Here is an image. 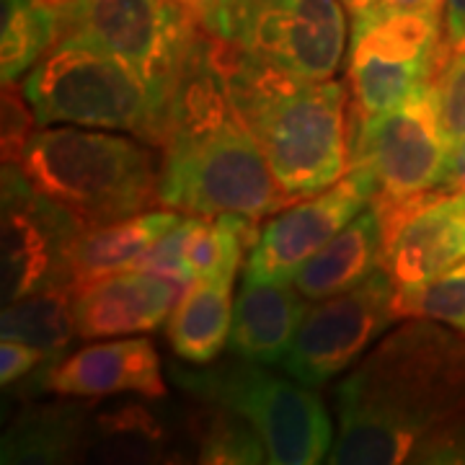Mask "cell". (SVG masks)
Segmentation results:
<instances>
[{
	"mask_svg": "<svg viewBox=\"0 0 465 465\" xmlns=\"http://www.w3.org/2000/svg\"><path fill=\"white\" fill-rule=\"evenodd\" d=\"M326 463H465V336L403 318L333 388Z\"/></svg>",
	"mask_w": 465,
	"mask_h": 465,
	"instance_id": "cell-1",
	"label": "cell"
},
{
	"mask_svg": "<svg viewBox=\"0 0 465 465\" xmlns=\"http://www.w3.org/2000/svg\"><path fill=\"white\" fill-rule=\"evenodd\" d=\"M213 34L176 81L161 148L158 200L182 215L264 220L292 204L232 106L210 52Z\"/></svg>",
	"mask_w": 465,
	"mask_h": 465,
	"instance_id": "cell-2",
	"label": "cell"
},
{
	"mask_svg": "<svg viewBox=\"0 0 465 465\" xmlns=\"http://www.w3.org/2000/svg\"><path fill=\"white\" fill-rule=\"evenodd\" d=\"M213 63L272 173L292 200L336 183L351 168V91L302 81L213 36Z\"/></svg>",
	"mask_w": 465,
	"mask_h": 465,
	"instance_id": "cell-3",
	"label": "cell"
},
{
	"mask_svg": "<svg viewBox=\"0 0 465 465\" xmlns=\"http://www.w3.org/2000/svg\"><path fill=\"white\" fill-rule=\"evenodd\" d=\"M18 166L42 197L65 210L84 231L161 204V158L134 134L75 124L39 127Z\"/></svg>",
	"mask_w": 465,
	"mask_h": 465,
	"instance_id": "cell-4",
	"label": "cell"
},
{
	"mask_svg": "<svg viewBox=\"0 0 465 465\" xmlns=\"http://www.w3.org/2000/svg\"><path fill=\"white\" fill-rule=\"evenodd\" d=\"M21 85L39 127L75 124L127 133L158 150L166 143L171 99L114 54L60 45Z\"/></svg>",
	"mask_w": 465,
	"mask_h": 465,
	"instance_id": "cell-5",
	"label": "cell"
},
{
	"mask_svg": "<svg viewBox=\"0 0 465 465\" xmlns=\"http://www.w3.org/2000/svg\"><path fill=\"white\" fill-rule=\"evenodd\" d=\"M168 378L194 401L243 416L264 442L269 463L313 465L329 458L333 421L316 388L262 362L235 357L210 367L168 365Z\"/></svg>",
	"mask_w": 465,
	"mask_h": 465,
	"instance_id": "cell-6",
	"label": "cell"
},
{
	"mask_svg": "<svg viewBox=\"0 0 465 465\" xmlns=\"http://www.w3.org/2000/svg\"><path fill=\"white\" fill-rule=\"evenodd\" d=\"M60 45L106 52L130 65L168 99L207 29L176 0H52ZM57 45V47H60Z\"/></svg>",
	"mask_w": 465,
	"mask_h": 465,
	"instance_id": "cell-7",
	"label": "cell"
},
{
	"mask_svg": "<svg viewBox=\"0 0 465 465\" xmlns=\"http://www.w3.org/2000/svg\"><path fill=\"white\" fill-rule=\"evenodd\" d=\"M442 8H411L375 0L351 11L347 84L357 119L399 106L442 65Z\"/></svg>",
	"mask_w": 465,
	"mask_h": 465,
	"instance_id": "cell-8",
	"label": "cell"
},
{
	"mask_svg": "<svg viewBox=\"0 0 465 465\" xmlns=\"http://www.w3.org/2000/svg\"><path fill=\"white\" fill-rule=\"evenodd\" d=\"M341 0H213L200 16L235 50L302 81H331L347 57Z\"/></svg>",
	"mask_w": 465,
	"mask_h": 465,
	"instance_id": "cell-9",
	"label": "cell"
},
{
	"mask_svg": "<svg viewBox=\"0 0 465 465\" xmlns=\"http://www.w3.org/2000/svg\"><path fill=\"white\" fill-rule=\"evenodd\" d=\"M448 153L432 84L381 114H351V166H362L372 176L375 207L403 204L440 189Z\"/></svg>",
	"mask_w": 465,
	"mask_h": 465,
	"instance_id": "cell-10",
	"label": "cell"
},
{
	"mask_svg": "<svg viewBox=\"0 0 465 465\" xmlns=\"http://www.w3.org/2000/svg\"><path fill=\"white\" fill-rule=\"evenodd\" d=\"M396 321V287L381 266L362 284L308 308L284 354V372L302 385L321 388L347 372Z\"/></svg>",
	"mask_w": 465,
	"mask_h": 465,
	"instance_id": "cell-11",
	"label": "cell"
},
{
	"mask_svg": "<svg viewBox=\"0 0 465 465\" xmlns=\"http://www.w3.org/2000/svg\"><path fill=\"white\" fill-rule=\"evenodd\" d=\"M375 200V182L362 166H351L329 189L292 202L269 217L249 251L243 280L292 282L302 264L316 256L341 228Z\"/></svg>",
	"mask_w": 465,
	"mask_h": 465,
	"instance_id": "cell-12",
	"label": "cell"
},
{
	"mask_svg": "<svg viewBox=\"0 0 465 465\" xmlns=\"http://www.w3.org/2000/svg\"><path fill=\"white\" fill-rule=\"evenodd\" d=\"M81 231L34 189L18 163H3V300L14 302L60 282L67 246Z\"/></svg>",
	"mask_w": 465,
	"mask_h": 465,
	"instance_id": "cell-13",
	"label": "cell"
},
{
	"mask_svg": "<svg viewBox=\"0 0 465 465\" xmlns=\"http://www.w3.org/2000/svg\"><path fill=\"white\" fill-rule=\"evenodd\" d=\"M375 210L382 223V269L396 292L430 282L465 259V189H434Z\"/></svg>",
	"mask_w": 465,
	"mask_h": 465,
	"instance_id": "cell-14",
	"label": "cell"
},
{
	"mask_svg": "<svg viewBox=\"0 0 465 465\" xmlns=\"http://www.w3.org/2000/svg\"><path fill=\"white\" fill-rule=\"evenodd\" d=\"M36 388L73 399L140 393L163 399L161 357L148 339H112L88 344L67 357H52L39 370Z\"/></svg>",
	"mask_w": 465,
	"mask_h": 465,
	"instance_id": "cell-15",
	"label": "cell"
},
{
	"mask_svg": "<svg viewBox=\"0 0 465 465\" xmlns=\"http://www.w3.org/2000/svg\"><path fill=\"white\" fill-rule=\"evenodd\" d=\"M186 284L127 269L75 292L73 318L81 339H116L155 331L176 308Z\"/></svg>",
	"mask_w": 465,
	"mask_h": 465,
	"instance_id": "cell-16",
	"label": "cell"
},
{
	"mask_svg": "<svg viewBox=\"0 0 465 465\" xmlns=\"http://www.w3.org/2000/svg\"><path fill=\"white\" fill-rule=\"evenodd\" d=\"M179 223L182 215L166 207L158 213L145 210L99 228H85L67 246L60 282L78 292L104 277L133 269L134 262Z\"/></svg>",
	"mask_w": 465,
	"mask_h": 465,
	"instance_id": "cell-17",
	"label": "cell"
},
{
	"mask_svg": "<svg viewBox=\"0 0 465 465\" xmlns=\"http://www.w3.org/2000/svg\"><path fill=\"white\" fill-rule=\"evenodd\" d=\"M311 300L290 282L243 280L232 308V331L228 347L235 357L262 365H280L290 351Z\"/></svg>",
	"mask_w": 465,
	"mask_h": 465,
	"instance_id": "cell-18",
	"label": "cell"
},
{
	"mask_svg": "<svg viewBox=\"0 0 465 465\" xmlns=\"http://www.w3.org/2000/svg\"><path fill=\"white\" fill-rule=\"evenodd\" d=\"M381 266L382 223L378 210L370 204V210L360 213L302 264L292 284L302 298L316 302L362 284Z\"/></svg>",
	"mask_w": 465,
	"mask_h": 465,
	"instance_id": "cell-19",
	"label": "cell"
},
{
	"mask_svg": "<svg viewBox=\"0 0 465 465\" xmlns=\"http://www.w3.org/2000/svg\"><path fill=\"white\" fill-rule=\"evenodd\" d=\"M88 409L81 403H34L3 434L0 460L75 463L88 448Z\"/></svg>",
	"mask_w": 465,
	"mask_h": 465,
	"instance_id": "cell-20",
	"label": "cell"
},
{
	"mask_svg": "<svg viewBox=\"0 0 465 465\" xmlns=\"http://www.w3.org/2000/svg\"><path fill=\"white\" fill-rule=\"evenodd\" d=\"M232 282L235 280H194L182 290L168 316V344L189 365H210L231 341Z\"/></svg>",
	"mask_w": 465,
	"mask_h": 465,
	"instance_id": "cell-21",
	"label": "cell"
},
{
	"mask_svg": "<svg viewBox=\"0 0 465 465\" xmlns=\"http://www.w3.org/2000/svg\"><path fill=\"white\" fill-rule=\"evenodd\" d=\"M259 220L243 215L183 217V259L194 280H235L243 253L259 238Z\"/></svg>",
	"mask_w": 465,
	"mask_h": 465,
	"instance_id": "cell-22",
	"label": "cell"
},
{
	"mask_svg": "<svg viewBox=\"0 0 465 465\" xmlns=\"http://www.w3.org/2000/svg\"><path fill=\"white\" fill-rule=\"evenodd\" d=\"M75 292L63 282H52L26 298L5 302L0 331L3 339H16L24 344L42 349L45 354L60 357L73 341L75 318H73Z\"/></svg>",
	"mask_w": 465,
	"mask_h": 465,
	"instance_id": "cell-23",
	"label": "cell"
},
{
	"mask_svg": "<svg viewBox=\"0 0 465 465\" xmlns=\"http://www.w3.org/2000/svg\"><path fill=\"white\" fill-rule=\"evenodd\" d=\"M60 45V21L52 0H3V84H16Z\"/></svg>",
	"mask_w": 465,
	"mask_h": 465,
	"instance_id": "cell-24",
	"label": "cell"
},
{
	"mask_svg": "<svg viewBox=\"0 0 465 465\" xmlns=\"http://www.w3.org/2000/svg\"><path fill=\"white\" fill-rule=\"evenodd\" d=\"M200 411L192 416V437L197 442L200 463H269L262 437L243 416L204 401H200Z\"/></svg>",
	"mask_w": 465,
	"mask_h": 465,
	"instance_id": "cell-25",
	"label": "cell"
},
{
	"mask_svg": "<svg viewBox=\"0 0 465 465\" xmlns=\"http://www.w3.org/2000/svg\"><path fill=\"white\" fill-rule=\"evenodd\" d=\"M401 318H427L465 336V259L414 290L396 292Z\"/></svg>",
	"mask_w": 465,
	"mask_h": 465,
	"instance_id": "cell-26",
	"label": "cell"
},
{
	"mask_svg": "<svg viewBox=\"0 0 465 465\" xmlns=\"http://www.w3.org/2000/svg\"><path fill=\"white\" fill-rule=\"evenodd\" d=\"M36 127L39 122L24 94V85L18 81L3 84V163H21Z\"/></svg>",
	"mask_w": 465,
	"mask_h": 465,
	"instance_id": "cell-27",
	"label": "cell"
},
{
	"mask_svg": "<svg viewBox=\"0 0 465 465\" xmlns=\"http://www.w3.org/2000/svg\"><path fill=\"white\" fill-rule=\"evenodd\" d=\"M440 119L450 145L465 137V52L448 57L437 73Z\"/></svg>",
	"mask_w": 465,
	"mask_h": 465,
	"instance_id": "cell-28",
	"label": "cell"
},
{
	"mask_svg": "<svg viewBox=\"0 0 465 465\" xmlns=\"http://www.w3.org/2000/svg\"><path fill=\"white\" fill-rule=\"evenodd\" d=\"M137 272H150V274H161L173 282L189 284L192 274L183 259V217L179 225H173L171 231L163 232L153 246H150L137 262L133 264Z\"/></svg>",
	"mask_w": 465,
	"mask_h": 465,
	"instance_id": "cell-29",
	"label": "cell"
},
{
	"mask_svg": "<svg viewBox=\"0 0 465 465\" xmlns=\"http://www.w3.org/2000/svg\"><path fill=\"white\" fill-rule=\"evenodd\" d=\"M47 360H50V354H45L42 349L16 341V339H3V344H0V382H3V388L26 378L36 367L45 365Z\"/></svg>",
	"mask_w": 465,
	"mask_h": 465,
	"instance_id": "cell-30",
	"label": "cell"
},
{
	"mask_svg": "<svg viewBox=\"0 0 465 465\" xmlns=\"http://www.w3.org/2000/svg\"><path fill=\"white\" fill-rule=\"evenodd\" d=\"M442 29H445V42H442V63L465 52V0H445L442 3Z\"/></svg>",
	"mask_w": 465,
	"mask_h": 465,
	"instance_id": "cell-31",
	"label": "cell"
},
{
	"mask_svg": "<svg viewBox=\"0 0 465 465\" xmlns=\"http://www.w3.org/2000/svg\"><path fill=\"white\" fill-rule=\"evenodd\" d=\"M440 189L442 192H460V189H465V137L460 143L450 145L448 163H445Z\"/></svg>",
	"mask_w": 465,
	"mask_h": 465,
	"instance_id": "cell-32",
	"label": "cell"
},
{
	"mask_svg": "<svg viewBox=\"0 0 465 465\" xmlns=\"http://www.w3.org/2000/svg\"><path fill=\"white\" fill-rule=\"evenodd\" d=\"M393 5H411V8H442L445 0H385Z\"/></svg>",
	"mask_w": 465,
	"mask_h": 465,
	"instance_id": "cell-33",
	"label": "cell"
},
{
	"mask_svg": "<svg viewBox=\"0 0 465 465\" xmlns=\"http://www.w3.org/2000/svg\"><path fill=\"white\" fill-rule=\"evenodd\" d=\"M176 3H183V5H189V8H192V11H194L197 16H202V14H204V11L210 8V3H213V0H176Z\"/></svg>",
	"mask_w": 465,
	"mask_h": 465,
	"instance_id": "cell-34",
	"label": "cell"
},
{
	"mask_svg": "<svg viewBox=\"0 0 465 465\" xmlns=\"http://www.w3.org/2000/svg\"><path fill=\"white\" fill-rule=\"evenodd\" d=\"M344 5H347L349 11H360V8H365L370 3H375V0H341Z\"/></svg>",
	"mask_w": 465,
	"mask_h": 465,
	"instance_id": "cell-35",
	"label": "cell"
}]
</instances>
